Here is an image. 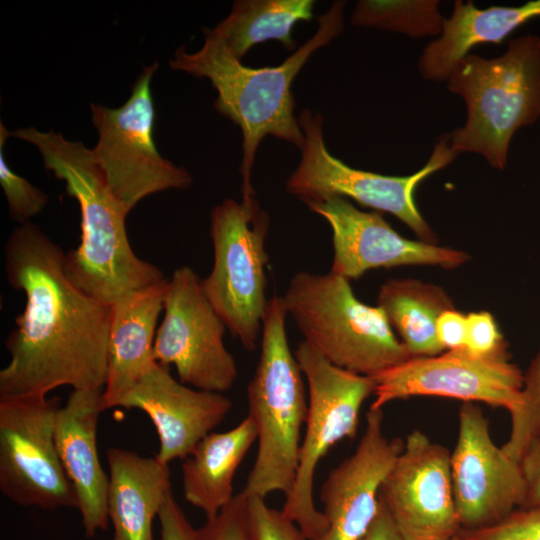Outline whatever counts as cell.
I'll return each mask as SVG.
<instances>
[{
	"label": "cell",
	"instance_id": "cell-1",
	"mask_svg": "<svg viewBox=\"0 0 540 540\" xmlns=\"http://www.w3.org/2000/svg\"><path fill=\"white\" fill-rule=\"evenodd\" d=\"M4 266L10 286L26 300L5 342L0 398L45 397L61 386L104 390L111 306L70 280L66 253L31 222L10 234Z\"/></svg>",
	"mask_w": 540,
	"mask_h": 540
},
{
	"label": "cell",
	"instance_id": "cell-2",
	"mask_svg": "<svg viewBox=\"0 0 540 540\" xmlns=\"http://www.w3.org/2000/svg\"><path fill=\"white\" fill-rule=\"evenodd\" d=\"M345 1H334L320 15L314 35L275 67L252 68L242 64L212 29L204 28L205 40L195 52L178 48L170 61L173 70L207 78L217 91L215 109L239 126L242 133V196L255 195L252 169L259 144L267 135L301 149L304 134L295 117L293 81L309 57L328 45L344 28Z\"/></svg>",
	"mask_w": 540,
	"mask_h": 540
},
{
	"label": "cell",
	"instance_id": "cell-3",
	"mask_svg": "<svg viewBox=\"0 0 540 540\" xmlns=\"http://www.w3.org/2000/svg\"><path fill=\"white\" fill-rule=\"evenodd\" d=\"M34 145L47 170L65 183L80 208L81 238L66 254L70 280L99 302L112 305L121 297L165 279L154 264L133 251L126 231L129 211L110 191L91 149L61 133L34 127L10 131Z\"/></svg>",
	"mask_w": 540,
	"mask_h": 540
},
{
	"label": "cell",
	"instance_id": "cell-4",
	"mask_svg": "<svg viewBox=\"0 0 540 540\" xmlns=\"http://www.w3.org/2000/svg\"><path fill=\"white\" fill-rule=\"evenodd\" d=\"M446 82L467 110L465 124L448 134L452 152L479 154L503 170L514 134L540 118V37L514 38L496 58L469 53Z\"/></svg>",
	"mask_w": 540,
	"mask_h": 540
},
{
	"label": "cell",
	"instance_id": "cell-5",
	"mask_svg": "<svg viewBox=\"0 0 540 540\" xmlns=\"http://www.w3.org/2000/svg\"><path fill=\"white\" fill-rule=\"evenodd\" d=\"M286 317L281 296H273L263 320L258 364L247 387L258 448L241 491L246 497L265 499L273 492L286 496L296 478L308 400L304 374L289 346Z\"/></svg>",
	"mask_w": 540,
	"mask_h": 540
},
{
	"label": "cell",
	"instance_id": "cell-6",
	"mask_svg": "<svg viewBox=\"0 0 540 540\" xmlns=\"http://www.w3.org/2000/svg\"><path fill=\"white\" fill-rule=\"evenodd\" d=\"M281 298L303 341L339 368L374 377L411 358L384 311L340 275L297 272Z\"/></svg>",
	"mask_w": 540,
	"mask_h": 540
},
{
	"label": "cell",
	"instance_id": "cell-7",
	"mask_svg": "<svg viewBox=\"0 0 540 540\" xmlns=\"http://www.w3.org/2000/svg\"><path fill=\"white\" fill-rule=\"evenodd\" d=\"M270 219L255 195L225 199L211 212L214 261L203 291L231 335L257 349L267 310L265 240Z\"/></svg>",
	"mask_w": 540,
	"mask_h": 540
},
{
	"label": "cell",
	"instance_id": "cell-8",
	"mask_svg": "<svg viewBox=\"0 0 540 540\" xmlns=\"http://www.w3.org/2000/svg\"><path fill=\"white\" fill-rule=\"evenodd\" d=\"M294 354L308 385V412L296 478L281 511L309 540H315L328 527L315 506V472L333 446L355 438L361 407L374 394L375 380L331 364L305 341Z\"/></svg>",
	"mask_w": 540,
	"mask_h": 540
},
{
	"label": "cell",
	"instance_id": "cell-9",
	"mask_svg": "<svg viewBox=\"0 0 540 540\" xmlns=\"http://www.w3.org/2000/svg\"><path fill=\"white\" fill-rule=\"evenodd\" d=\"M298 121L304 144L300 162L285 184L288 193L304 203L321 202L333 196L349 197L377 212L394 215L425 242L436 240L416 206L414 193L425 178L456 159L448 134L439 139L420 170L408 176H388L352 168L333 156L324 141L321 114L304 109Z\"/></svg>",
	"mask_w": 540,
	"mask_h": 540
},
{
	"label": "cell",
	"instance_id": "cell-10",
	"mask_svg": "<svg viewBox=\"0 0 540 540\" xmlns=\"http://www.w3.org/2000/svg\"><path fill=\"white\" fill-rule=\"evenodd\" d=\"M157 69V62L144 67L122 106L90 105L98 132L93 159L112 194L129 212L151 194L188 189L193 182L185 168L161 156L153 139L151 80Z\"/></svg>",
	"mask_w": 540,
	"mask_h": 540
},
{
	"label": "cell",
	"instance_id": "cell-11",
	"mask_svg": "<svg viewBox=\"0 0 540 540\" xmlns=\"http://www.w3.org/2000/svg\"><path fill=\"white\" fill-rule=\"evenodd\" d=\"M58 398H0V491L15 504L44 510L78 508L55 430Z\"/></svg>",
	"mask_w": 540,
	"mask_h": 540
},
{
	"label": "cell",
	"instance_id": "cell-12",
	"mask_svg": "<svg viewBox=\"0 0 540 540\" xmlns=\"http://www.w3.org/2000/svg\"><path fill=\"white\" fill-rule=\"evenodd\" d=\"M163 310L153 348L156 362L174 366L179 381L190 387L228 391L238 368L224 344L227 328L191 267L177 268L168 279Z\"/></svg>",
	"mask_w": 540,
	"mask_h": 540
},
{
	"label": "cell",
	"instance_id": "cell-13",
	"mask_svg": "<svg viewBox=\"0 0 540 540\" xmlns=\"http://www.w3.org/2000/svg\"><path fill=\"white\" fill-rule=\"evenodd\" d=\"M371 409L412 396H438L483 402L512 411L524 375L508 357H479L465 348L410 358L376 376Z\"/></svg>",
	"mask_w": 540,
	"mask_h": 540
},
{
	"label": "cell",
	"instance_id": "cell-14",
	"mask_svg": "<svg viewBox=\"0 0 540 540\" xmlns=\"http://www.w3.org/2000/svg\"><path fill=\"white\" fill-rule=\"evenodd\" d=\"M450 456L414 430L385 476L379 499L405 540H448L460 533Z\"/></svg>",
	"mask_w": 540,
	"mask_h": 540
},
{
	"label": "cell",
	"instance_id": "cell-15",
	"mask_svg": "<svg viewBox=\"0 0 540 540\" xmlns=\"http://www.w3.org/2000/svg\"><path fill=\"white\" fill-rule=\"evenodd\" d=\"M450 465L461 530L492 525L523 506L526 483L520 463L494 443L488 420L473 402L459 410Z\"/></svg>",
	"mask_w": 540,
	"mask_h": 540
},
{
	"label": "cell",
	"instance_id": "cell-16",
	"mask_svg": "<svg viewBox=\"0 0 540 540\" xmlns=\"http://www.w3.org/2000/svg\"><path fill=\"white\" fill-rule=\"evenodd\" d=\"M305 204L331 228L333 261L330 271L349 281L380 267L434 265L453 269L469 259L463 251L406 239L379 212L359 210L346 198L333 196Z\"/></svg>",
	"mask_w": 540,
	"mask_h": 540
},
{
	"label": "cell",
	"instance_id": "cell-17",
	"mask_svg": "<svg viewBox=\"0 0 540 540\" xmlns=\"http://www.w3.org/2000/svg\"><path fill=\"white\" fill-rule=\"evenodd\" d=\"M382 409H369L352 455L330 471L320 490L328 527L315 540H359L375 520L382 482L401 453L404 441L389 439Z\"/></svg>",
	"mask_w": 540,
	"mask_h": 540
},
{
	"label": "cell",
	"instance_id": "cell-18",
	"mask_svg": "<svg viewBox=\"0 0 540 540\" xmlns=\"http://www.w3.org/2000/svg\"><path fill=\"white\" fill-rule=\"evenodd\" d=\"M119 407L147 414L159 439L155 457L169 464L189 456L225 419L232 402L223 393L195 389L177 381L167 366L154 362Z\"/></svg>",
	"mask_w": 540,
	"mask_h": 540
},
{
	"label": "cell",
	"instance_id": "cell-19",
	"mask_svg": "<svg viewBox=\"0 0 540 540\" xmlns=\"http://www.w3.org/2000/svg\"><path fill=\"white\" fill-rule=\"evenodd\" d=\"M103 389L73 390L57 415L55 440L63 468L74 488L84 535L106 530L109 475L97 451V426Z\"/></svg>",
	"mask_w": 540,
	"mask_h": 540
},
{
	"label": "cell",
	"instance_id": "cell-20",
	"mask_svg": "<svg viewBox=\"0 0 540 540\" xmlns=\"http://www.w3.org/2000/svg\"><path fill=\"white\" fill-rule=\"evenodd\" d=\"M168 279L133 291L111 305L108 368L103 408L119 407L154 359L157 321L164 308Z\"/></svg>",
	"mask_w": 540,
	"mask_h": 540
},
{
	"label": "cell",
	"instance_id": "cell-21",
	"mask_svg": "<svg viewBox=\"0 0 540 540\" xmlns=\"http://www.w3.org/2000/svg\"><path fill=\"white\" fill-rule=\"evenodd\" d=\"M112 540H154L152 523L173 492L168 464L120 447L107 449Z\"/></svg>",
	"mask_w": 540,
	"mask_h": 540
},
{
	"label": "cell",
	"instance_id": "cell-22",
	"mask_svg": "<svg viewBox=\"0 0 540 540\" xmlns=\"http://www.w3.org/2000/svg\"><path fill=\"white\" fill-rule=\"evenodd\" d=\"M540 18V0L520 6L477 8L472 1L456 0L439 37L422 51L418 70L429 81H447L458 62L481 44H500L523 24Z\"/></svg>",
	"mask_w": 540,
	"mask_h": 540
},
{
	"label": "cell",
	"instance_id": "cell-23",
	"mask_svg": "<svg viewBox=\"0 0 540 540\" xmlns=\"http://www.w3.org/2000/svg\"><path fill=\"white\" fill-rule=\"evenodd\" d=\"M255 441L256 425L247 415L227 431L209 433L184 459V498L206 519L215 517L233 500L235 473Z\"/></svg>",
	"mask_w": 540,
	"mask_h": 540
},
{
	"label": "cell",
	"instance_id": "cell-24",
	"mask_svg": "<svg viewBox=\"0 0 540 540\" xmlns=\"http://www.w3.org/2000/svg\"><path fill=\"white\" fill-rule=\"evenodd\" d=\"M377 301L411 358L444 351L436 324L443 312L454 307L441 287L413 279H391L381 286Z\"/></svg>",
	"mask_w": 540,
	"mask_h": 540
},
{
	"label": "cell",
	"instance_id": "cell-25",
	"mask_svg": "<svg viewBox=\"0 0 540 540\" xmlns=\"http://www.w3.org/2000/svg\"><path fill=\"white\" fill-rule=\"evenodd\" d=\"M314 4L313 0H238L212 30L239 60L251 47L267 40H277L293 50L292 29L297 22L313 18Z\"/></svg>",
	"mask_w": 540,
	"mask_h": 540
},
{
	"label": "cell",
	"instance_id": "cell-26",
	"mask_svg": "<svg viewBox=\"0 0 540 540\" xmlns=\"http://www.w3.org/2000/svg\"><path fill=\"white\" fill-rule=\"evenodd\" d=\"M350 21L355 26L421 38L440 35L445 18L437 0H361L355 5Z\"/></svg>",
	"mask_w": 540,
	"mask_h": 540
},
{
	"label": "cell",
	"instance_id": "cell-27",
	"mask_svg": "<svg viewBox=\"0 0 540 540\" xmlns=\"http://www.w3.org/2000/svg\"><path fill=\"white\" fill-rule=\"evenodd\" d=\"M509 413L510 434L501 447L508 456L520 462L528 445L540 434V351L524 375L519 402Z\"/></svg>",
	"mask_w": 540,
	"mask_h": 540
},
{
	"label": "cell",
	"instance_id": "cell-28",
	"mask_svg": "<svg viewBox=\"0 0 540 540\" xmlns=\"http://www.w3.org/2000/svg\"><path fill=\"white\" fill-rule=\"evenodd\" d=\"M10 137L4 125L0 124V184L5 194L9 216L20 225L30 222L48 204V195L15 173L7 164L4 154L6 140Z\"/></svg>",
	"mask_w": 540,
	"mask_h": 540
},
{
	"label": "cell",
	"instance_id": "cell-29",
	"mask_svg": "<svg viewBox=\"0 0 540 540\" xmlns=\"http://www.w3.org/2000/svg\"><path fill=\"white\" fill-rule=\"evenodd\" d=\"M459 534L465 540H540V505L517 508L492 525Z\"/></svg>",
	"mask_w": 540,
	"mask_h": 540
},
{
	"label": "cell",
	"instance_id": "cell-30",
	"mask_svg": "<svg viewBox=\"0 0 540 540\" xmlns=\"http://www.w3.org/2000/svg\"><path fill=\"white\" fill-rule=\"evenodd\" d=\"M246 502L253 540H309L281 510L268 506L265 499L246 497Z\"/></svg>",
	"mask_w": 540,
	"mask_h": 540
},
{
	"label": "cell",
	"instance_id": "cell-31",
	"mask_svg": "<svg viewBox=\"0 0 540 540\" xmlns=\"http://www.w3.org/2000/svg\"><path fill=\"white\" fill-rule=\"evenodd\" d=\"M197 540H253L246 497L240 492L215 517L197 528Z\"/></svg>",
	"mask_w": 540,
	"mask_h": 540
},
{
	"label": "cell",
	"instance_id": "cell-32",
	"mask_svg": "<svg viewBox=\"0 0 540 540\" xmlns=\"http://www.w3.org/2000/svg\"><path fill=\"white\" fill-rule=\"evenodd\" d=\"M465 349L479 357L507 356L503 336L489 312H473L466 316Z\"/></svg>",
	"mask_w": 540,
	"mask_h": 540
},
{
	"label": "cell",
	"instance_id": "cell-33",
	"mask_svg": "<svg viewBox=\"0 0 540 540\" xmlns=\"http://www.w3.org/2000/svg\"><path fill=\"white\" fill-rule=\"evenodd\" d=\"M158 519L160 540H197V529L187 519L173 492L166 498Z\"/></svg>",
	"mask_w": 540,
	"mask_h": 540
},
{
	"label": "cell",
	"instance_id": "cell-34",
	"mask_svg": "<svg viewBox=\"0 0 540 540\" xmlns=\"http://www.w3.org/2000/svg\"><path fill=\"white\" fill-rule=\"evenodd\" d=\"M519 463L526 483L522 507L540 505V434L528 445Z\"/></svg>",
	"mask_w": 540,
	"mask_h": 540
},
{
	"label": "cell",
	"instance_id": "cell-35",
	"mask_svg": "<svg viewBox=\"0 0 540 540\" xmlns=\"http://www.w3.org/2000/svg\"><path fill=\"white\" fill-rule=\"evenodd\" d=\"M436 333L444 350L465 348L466 316L454 308L443 312L437 320Z\"/></svg>",
	"mask_w": 540,
	"mask_h": 540
},
{
	"label": "cell",
	"instance_id": "cell-36",
	"mask_svg": "<svg viewBox=\"0 0 540 540\" xmlns=\"http://www.w3.org/2000/svg\"><path fill=\"white\" fill-rule=\"evenodd\" d=\"M359 540H405L380 501L378 514Z\"/></svg>",
	"mask_w": 540,
	"mask_h": 540
},
{
	"label": "cell",
	"instance_id": "cell-37",
	"mask_svg": "<svg viewBox=\"0 0 540 540\" xmlns=\"http://www.w3.org/2000/svg\"><path fill=\"white\" fill-rule=\"evenodd\" d=\"M448 540H465L460 534L448 539Z\"/></svg>",
	"mask_w": 540,
	"mask_h": 540
}]
</instances>
